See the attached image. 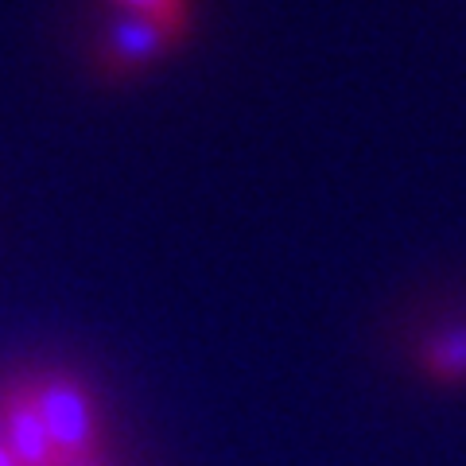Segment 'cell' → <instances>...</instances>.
I'll return each mask as SVG.
<instances>
[{"mask_svg": "<svg viewBox=\"0 0 466 466\" xmlns=\"http://www.w3.org/2000/svg\"><path fill=\"white\" fill-rule=\"evenodd\" d=\"M420 366L428 377H440V381H462L466 377V327H451L440 330L435 339L424 342L420 350Z\"/></svg>", "mask_w": 466, "mask_h": 466, "instance_id": "cell-4", "label": "cell"}, {"mask_svg": "<svg viewBox=\"0 0 466 466\" xmlns=\"http://www.w3.org/2000/svg\"><path fill=\"white\" fill-rule=\"evenodd\" d=\"M27 392H32V400L43 416V428H47L63 466L97 462L101 424H97V408L90 392L66 373L27 377Z\"/></svg>", "mask_w": 466, "mask_h": 466, "instance_id": "cell-1", "label": "cell"}, {"mask_svg": "<svg viewBox=\"0 0 466 466\" xmlns=\"http://www.w3.org/2000/svg\"><path fill=\"white\" fill-rule=\"evenodd\" d=\"M179 39V32L156 24V20H144V16H128V20H116L106 35V55L109 63H116L121 70H137V66H148L156 58H164L167 47Z\"/></svg>", "mask_w": 466, "mask_h": 466, "instance_id": "cell-3", "label": "cell"}, {"mask_svg": "<svg viewBox=\"0 0 466 466\" xmlns=\"http://www.w3.org/2000/svg\"><path fill=\"white\" fill-rule=\"evenodd\" d=\"M0 466H20L16 459H12V455H8V447H5V443H0Z\"/></svg>", "mask_w": 466, "mask_h": 466, "instance_id": "cell-6", "label": "cell"}, {"mask_svg": "<svg viewBox=\"0 0 466 466\" xmlns=\"http://www.w3.org/2000/svg\"><path fill=\"white\" fill-rule=\"evenodd\" d=\"M78 466H101V462H78Z\"/></svg>", "mask_w": 466, "mask_h": 466, "instance_id": "cell-7", "label": "cell"}, {"mask_svg": "<svg viewBox=\"0 0 466 466\" xmlns=\"http://www.w3.org/2000/svg\"><path fill=\"white\" fill-rule=\"evenodd\" d=\"M116 5H125L133 16L164 24V27H171V32H179V35L187 27V0H116Z\"/></svg>", "mask_w": 466, "mask_h": 466, "instance_id": "cell-5", "label": "cell"}, {"mask_svg": "<svg viewBox=\"0 0 466 466\" xmlns=\"http://www.w3.org/2000/svg\"><path fill=\"white\" fill-rule=\"evenodd\" d=\"M0 443L20 466H63L32 392H27V381H12L0 389Z\"/></svg>", "mask_w": 466, "mask_h": 466, "instance_id": "cell-2", "label": "cell"}]
</instances>
